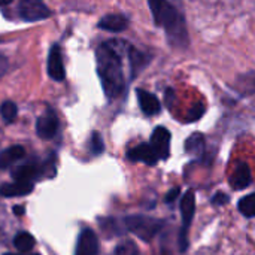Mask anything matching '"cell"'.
I'll return each mask as SVG.
<instances>
[{"mask_svg":"<svg viewBox=\"0 0 255 255\" xmlns=\"http://www.w3.org/2000/svg\"><path fill=\"white\" fill-rule=\"evenodd\" d=\"M97 72L102 81L103 91L108 99H117L124 90V73L121 57L112 43L105 42L96 49Z\"/></svg>","mask_w":255,"mask_h":255,"instance_id":"cell-1","label":"cell"},{"mask_svg":"<svg viewBox=\"0 0 255 255\" xmlns=\"http://www.w3.org/2000/svg\"><path fill=\"white\" fill-rule=\"evenodd\" d=\"M148 4L155 24L164 28L169 43L175 48L185 49L188 46V31L184 15L176 6L164 0H149Z\"/></svg>","mask_w":255,"mask_h":255,"instance_id":"cell-2","label":"cell"},{"mask_svg":"<svg viewBox=\"0 0 255 255\" xmlns=\"http://www.w3.org/2000/svg\"><path fill=\"white\" fill-rule=\"evenodd\" d=\"M126 229L143 242H149L160 230L163 223L146 215H130L124 220Z\"/></svg>","mask_w":255,"mask_h":255,"instance_id":"cell-3","label":"cell"},{"mask_svg":"<svg viewBox=\"0 0 255 255\" xmlns=\"http://www.w3.org/2000/svg\"><path fill=\"white\" fill-rule=\"evenodd\" d=\"M196 214V194L193 190H188L181 200V217H182V230L179 235V250L185 253L188 248V229Z\"/></svg>","mask_w":255,"mask_h":255,"instance_id":"cell-4","label":"cell"},{"mask_svg":"<svg viewBox=\"0 0 255 255\" xmlns=\"http://www.w3.org/2000/svg\"><path fill=\"white\" fill-rule=\"evenodd\" d=\"M18 13L27 22L42 21L51 16L49 7L39 0H22L18 3Z\"/></svg>","mask_w":255,"mask_h":255,"instance_id":"cell-5","label":"cell"},{"mask_svg":"<svg viewBox=\"0 0 255 255\" xmlns=\"http://www.w3.org/2000/svg\"><path fill=\"white\" fill-rule=\"evenodd\" d=\"M170 139L172 134L166 127H157L151 136V148L154 149L157 158L167 160L170 155Z\"/></svg>","mask_w":255,"mask_h":255,"instance_id":"cell-6","label":"cell"},{"mask_svg":"<svg viewBox=\"0 0 255 255\" xmlns=\"http://www.w3.org/2000/svg\"><path fill=\"white\" fill-rule=\"evenodd\" d=\"M58 130V118L55 115V112L52 111H46L42 117H39L37 123H36V133L40 139H52L57 134Z\"/></svg>","mask_w":255,"mask_h":255,"instance_id":"cell-7","label":"cell"},{"mask_svg":"<svg viewBox=\"0 0 255 255\" xmlns=\"http://www.w3.org/2000/svg\"><path fill=\"white\" fill-rule=\"evenodd\" d=\"M99 238L91 229H84L78 238L75 255H99Z\"/></svg>","mask_w":255,"mask_h":255,"instance_id":"cell-8","label":"cell"},{"mask_svg":"<svg viewBox=\"0 0 255 255\" xmlns=\"http://www.w3.org/2000/svg\"><path fill=\"white\" fill-rule=\"evenodd\" d=\"M48 75L51 79L61 82L66 78V72H64V66H63V57H61V51L58 48V45H54L49 51L48 55Z\"/></svg>","mask_w":255,"mask_h":255,"instance_id":"cell-9","label":"cell"},{"mask_svg":"<svg viewBox=\"0 0 255 255\" xmlns=\"http://www.w3.org/2000/svg\"><path fill=\"white\" fill-rule=\"evenodd\" d=\"M127 158L131 161H139L143 163L146 166H155L158 163V158L154 152V149L151 148L149 143H140L131 149L127 151Z\"/></svg>","mask_w":255,"mask_h":255,"instance_id":"cell-10","label":"cell"},{"mask_svg":"<svg viewBox=\"0 0 255 255\" xmlns=\"http://www.w3.org/2000/svg\"><path fill=\"white\" fill-rule=\"evenodd\" d=\"M136 94H137V100H139V106L142 109V112L148 117H155L157 114H160L161 111V105H160V100L149 91L146 90H142V88H137L136 90Z\"/></svg>","mask_w":255,"mask_h":255,"instance_id":"cell-11","label":"cell"},{"mask_svg":"<svg viewBox=\"0 0 255 255\" xmlns=\"http://www.w3.org/2000/svg\"><path fill=\"white\" fill-rule=\"evenodd\" d=\"M253 184V175L248 164H239L230 178V185L233 190H245Z\"/></svg>","mask_w":255,"mask_h":255,"instance_id":"cell-12","label":"cell"},{"mask_svg":"<svg viewBox=\"0 0 255 255\" xmlns=\"http://www.w3.org/2000/svg\"><path fill=\"white\" fill-rule=\"evenodd\" d=\"M127 18L124 15L120 13H109L105 15L100 21H99V27L105 31H111V33H120L123 30L127 28Z\"/></svg>","mask_w":255,"mask_h":255,"instance_id":"cell-13","label":"cell"},{"mask_svg":"<svg viewBox=\"0 0 255 255\" xmlns=\"http://www.w3.org/2000/svg\"><path fill=\"white\" fill-rule=\"evenodd\" d=\"M33 191V184H21V182H13V184H4L0 187V194L3 197H21L27 196Z\"/></svg>","mask_w":255,"mask_h":255,"instance_id":"cell-14","label":"cell"},{"mask_svg":"<svg viewBox=\"0 0 255 255\" xmlns=\"http://www.w3.org/2000/svg\"><path fill=\"white\" fill-rule=\"evenodd\" d=\"M128 60H130V70H131V78H136L143 67L148 64V55H145L143 52H140L136 48H130L128 51Z\"/></svg>","mask_w":255,"mask_h":255,"instance_id":"cell-15","label":"cell"},{"mask_svg":"<svg viewBox=\"0 0 255 255\" xmlns=\"http://www.w3.org/2000/svg\"><path fill=\"white\" fill-rule=\"evenodd\" d=\"M25 155V149L22 146H10L0 152V169H6L12 166L15 161L21 160Z\"/></svg>","mask_w":255,"mask_h":255,"instance_id":"cell-16","label":"cell"},{"mask_svg":"<svg viewBox=\"0 0 255 255\" xmlns=\"http://www.w3.org/2000/svg\"><path fill=\"white\" fill-rule=\"evenodd\" d=\"M205 146H206V142H205V136L202 133H193L185 142V151L196 157L203 155Z\"/></svg>","mask_w":255,"mask_h":255,"instance_id":"cell-17","label":"cell"},{"mask_svg":"<svg viewBox=\"0 0 255 255\" xmlns=\"http://www.w3.org/2000/svg\"><path fill=\"white\" fill-rule=\"evenodd\" d=\"M12 178L15 179V182H21V184H31V179H34L37 176V169L34 166L30 164H24V166H18L12 170Z\"/></svg>","mask_w":255,"mask_h":255,"instance_id":"cell-18","label":"cell"},{"mask_svg":"<svg viewBox=\"0 0 255 255\" xmlns=\"http://www.w3.org/2000/svg\"><path fill=\"white\" fill-rule=\"evenodd\" d=\"M13 245L18 251L27 254L34 248V238L27 233V232H19L15 238H13Z\"/></svg>","mask_w":255,"mask_h":255,"instance_id":"cell-19","label":"cell"},{"mask_svg":"<svg viewBox=\"0 0 255 255\" xmlns=\"http://www.w3.org/2000/svg\"><path fill=\"white\" fill-rule=\"evenodd\" d=\"M255 196L254 193H251V194H248V196H245L244 199H241L239 200V203H238V209H239V212L244 215V217H247V218H253L255 215Z\"/></svg>","mask_w":255,"mask_h":255,"instance_id":"cell-20","label":"cell"},{"mask_svg":"<svg viewBox=\"0 0 255 255\" xmlns=\"http://www.w3.org/2000/svg\"><path fill=\"white\" fill-rule=\"evenodd\" d=\"M18 115V108L12 100H6L0 106V117L4 123H12Z\"/></svg>","mask_w":255,"mask_h":255,"instance_id":"cell-21","label":"cell"},{"mask_svg":"<svg viewBox=\"0 0 255 255\" xmlns=\"http://www.w3.org/2000/svg\"><path fill=\"white\" fill-rule=\"evenodd\" d=\"M90 149L93 152V155H100L105 151V143H103V137L99 131H93L91 139H90Z\"/></svg>","mask_w":255,"mask_h":255,"instance_id":"cell-22","label":"cell"},{"mask_svg":"<svg viewBox=\"0 0 255 255\" xmlns=\"http://www.w3.org/2000/svg\"><path fill=\"white\" fill-rule=\"evenodd\" d=\"M115 255H139V251H137V247L133 242L127 241V242L120 244L115 248Z\"/></svg>","mask_w":255,"mask_h":255,"instance_id":"cell-23","label":"cell"},{"mask_svg":"<svg viewBox=\"0 0 255 255\" xmlns=\"http://www.w3.org/2000/svg\"><path fill=\"white\" fill-rule=\"evenodd\" d=\"M203 115H205V108H203V105H197V106H194V108H191V109L188 111V114H187V121H188V123L197 121V120H200Z\"/></svg>","mask_w":255,"mask_h":255,"instance_id":"cell-24","label":"cell"},{"mask_svg":"<svg viewBox=\"0 0 255 255\" xmlns=\"http://www.w3.org/2000/svg\"><path fill=\"white\" fill-rule=\"evenodd\" d=\"M230 202V197L227 196V194H224V193H217L214 197H212V203L215 205V206H224V205H227Z\"/></svg>","mask_w":255,"mask_h":255,"instance_id":"cell-25","label":"cell"},{"mask_svg":"<svg viewBox=\"0 0 255 255\" xmlns=\"http://www.w3.org/2000/svg\"><path fill=\"white\" fill-rule=\"evenodd\" d=\"M178 194H179V188H173V190H170V191L166 194L164 202H166V203H173V202L176 200Z\"/></svg>","mask_w":255,"mask_h":255,"instance_id":"cell-26","label":"cell"},{"mask_svg":"<svg viewBox=\"0 0 255 255\" xmlns=\"http://www.w3.org/2000/svg\"><path fill=\"white\" fill-rule=\"evenodd\" d=\"M7 69V60L3 54H0V75H3Z\"/></svg>","mask_w":255,"mask_h":255,"instance_id":"cell-27","label":"cell"},{"mask_svg":"<svg viewBox=\"0 0 255 255\" xmlns=\"http://www.w3.org/2000/svg\"><path fill=\"white\" fill-rule=\"evenodd\" d=\"M13 214L18 215V217L24 215V208H22V206H15V208H13Z\"/></svg>","mask_w":255,"mask_h":255,"instance_id":"cell-28","label":"cell"},{"mask_svg":"<svg viewBox=\"0 0 255 255\" xmlns=\"http://www.w3.org/2000/svg\"><path fill=\"white\" fill-rule=\"evenodd\" d=\"M4 255H16V254H4ZM22 255H40V254H22Z\"/></svg>","mask_w":255,"mask_h":255,"instance_id":"cell-29","label":"cell"}]
</instances>
